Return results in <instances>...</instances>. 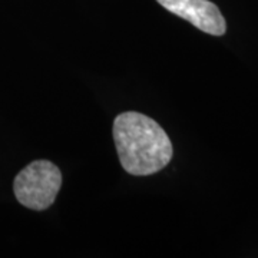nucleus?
<instances>
[{
  "label": "nucleus",
  "mask_w": 258,
  "mask_h": 258,
  "mask_svg": "<svg viewBox=\"0 0 258 258\" xmlns=\"http://www.w3.org/2000/svg\"><path fill=\"white\" fill-rule=\"evenodd\" d=\"M168 12L189 22L195 28L212 36H222L227 23L221 10L210 0H157Z\"/></svg>",
  "instance_id": "7ed1b4c3"
},
{
  "label": "nucleus",
  "mask_w": 258,
  "mask_h": 258,
  "mask_svg": "<svg viewBox=\"0 0 258 258\" xmlns=\"http://www.w3.org/2000/svg\"><path fill=\"white\" fill-rule=\"evenodd\" d=\"M60 186V169L50 161L39 159L29 164L16 175L13 191L23 207L35 211H43L55 203Z\"/></svg>",
  "instance_id": "f03ea898"
},
{
  "label": "nucleus",
  "mask_w": 258,
  "mask_h": 258,
  "mask_svg": "<svg viewBox=\"0 0 258 258\" xmlns=\"http://www.w3.org/2000/svg\"><path fill=\"white\" fill-rule=\"evenodd\" d=\"M113 141L122 168L131 175L147 176L172 159V144L157 120L139 112H123L113 120Z\"/></svg>",
  "instance_id": "f257e3e1"
}]
</instances>
